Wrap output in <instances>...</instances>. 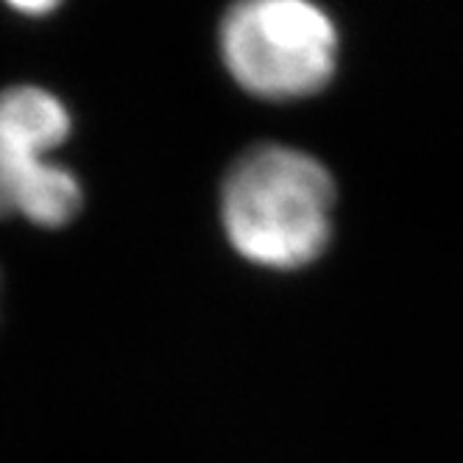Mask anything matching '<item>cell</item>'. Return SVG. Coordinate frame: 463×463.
<instances>
[{
  "label": "cell",
  "instance_id": "6da1fadb",
  "mask_svg": "<svg viewBox=\"0 0 463 463\" xmlns=\"http://www.w3.org/2000/svg\"><path fill=\"white\" fill-rule=\"evenodd\" d=\"M335 182L307 151L260 143L241 154L221 187L223 232L260 269L310 266L333 235Z\"/></svg>",
  "mask_w": 463,
  "mask_h": 463
},
{
  "label": "cell",
  "instance_id": "7a4b0ae2",
  "mask_svg": "<svg viewBox=\"0 0 463 463\" xmlns=\"http://www.w3.org/2000/svg\"><path fill=\"white\" fill-rule=\"evenodd\" d=\"M218 48L229 76L269 101L316 95L338 68V28L313 0H235Z\"/></svg>",
  "mask_w": 463,
  "mask_h": 463
},
{
  "label": "cell",
  "instance_id": "3957f363",
  "mask_svg": "<svg viewBox=\"0 0 463 463\" xmlns=\"http://www.w3.org/2000/svg\"><path fill=\"white\" fill-rule=\"evenodd\" d=\"M81 202L79 179L51 156L0 148V218L59 229L79 215Z\"/></svg>",
  "mask_w": 463,
  "mask_h": 463
},
{
  "label": "cell",
  "instance_id": "277c9868",
  "mask_svg": "<svg viewBox=\"0 0 463 463\" xmlns=\"http://www.w3.org/2000/svg\"><path fill=\"white\" fill-rule=\"evenodd\" d=\"M71 112L43 87H9L0 92V148L51 156L71 137Z\"/></svg>",
  "mask_w": 463,
  "mask_h": 463
},
{
  "label": "cell",
  "instance_id": "5b68a950",
  "mask_svg": "<svg viewBox=\"0 0 463 463\" xmlns=\"http://www.w3.org/2000/svg\"><path fill=\"white\" fill-rule=\"evenodd\" d=\"M6 6H12L14 12L28 14V17H43V14H51L53 9H59L61 0H6Z\"/></svg>",
  "mask_w": 463,
  "mask_h": 463
}]
</instances>
